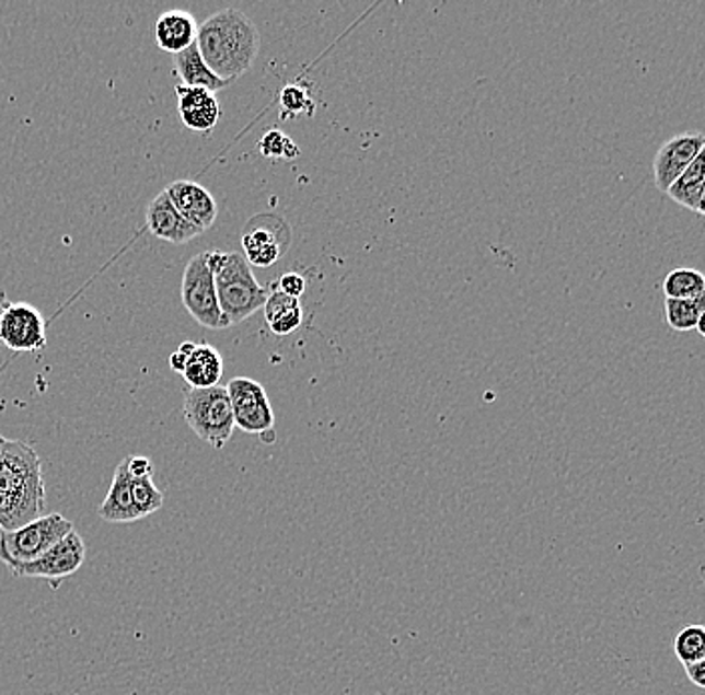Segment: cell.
Listing matches in <instances>:
<instances>
[{
    "instance_id": "1",
    "label": "cell",
    "mask_w": 705,
    "mask_h": 695,
    "mask_svg": "<svg viewBox=\"0 0 705 695\" xmlns=\"http://www.w3.org/2000/svg\"><path fill=\"white\" fill-rule=\"evenodd\" d=\"M43 463L24 441L0 445V531H14L45 516Z\"/></svg>"
},
{
    "instance_id": "2",
    "label": "cell",
    "mask_w": 705,
    "mask_h": 695,
    "mask_svg": "<svg viewBox=\"0 0 705 695\" xmlns=\"http://www.w3.org/2000/svg\"><path fill=\"white\" fill-rule=\"evenodd\" d=\"M195 43L205 65L219 79L233 83L253 67L259 55L261 36L245 12L224 9L200 24Z\"/></svg>"
},
{
    "instance_id": "3",
    "label": "cell",
    "mask_w": 705,
    "mask_h": 695,
    "mask_svg": "<svg viewBox=\"0 0 705 695\" xmlns=\"http://www.w3.org/2000/svg\"><path fill=\"white\" fill-rule=\"evenodd\" d=\"M215 287L227 325H239L263 309L269 289L255 279L253 269L241 253H223L215 269Z\"/></svg>"
},
{
    "instance_id": "4",
    "label": "cell",
    "mask_w": 705,
    "mask_h": 695,
    "mask_svg": "<svg viewBox=\"0 0 705 695\" xmlns=\"http://www.w3.org/2000/svg\"><path fill=\"white\" fill-rule=\"evenodd\" d=\"M183 415L190 431L212 449H223L233 436L235 421L224 385L207 390H185Z\"/></svg>"
},
{
    "instance_id": "5",
    "label": "cell",
    "mask_w": 705,
    "mask_h": 695,
    "mask_svg": "<svg viewBox=\"0 0 705 695\" xmlns=\"http://www.w3.org/2000/svg\"><path fill=\"white\" fill-rule=\"evenodd\" d=\"M221 257V251H205L188 260L183 271L181 299L183 305L199 325L207 329H227L217 287H215V269Z\"/></svg>"
},
{
    "instance_id": "6",
    "label": "cell",
    "mask_w": 705,
    "mask_h": 695,
    "mask_svg": "<svg viewBox=\"0 0 705 695\" xmlns=\"http://www.w3.org/2000/svg\"><path fill=\"white\" fill-rule=\"evenodd\" d=\"M74 530L72 521L60 513H47L14 531H0V561L9 571L31 564L47 554L53 545Z\"/></svg>"
},
{
    "instance_id": "7",
    "label": "cell",
    "mask_w": 705,
    "mask_h": 695,
    "mask_svg": "<svg viewBox=\"0 0 705 695\" xmlns=\"http://www.w3.org/2000/svg\"><path fill=\"white\" fill-rule=\"evenodd\" d=\"M233 421L241 431L265 437L275 433V413L270 407L267 391L259 381L249 378L231 379L227 385Z\"/></svg>"
},
{
    "instance_id": "8",
    "label": "cell",
    "mask_w": 705,
    "mask_h": 695,
    "mask_svg": "<svg viewBox=\"0 0 705 695\" xmlns=\"http://www.w3.org/2000/svg\"><path fill=\"white\" fill-rule=\"evenodd\" d=\"M0 343L14 354H36L47 347V321L31 303H4L0 311Z\"/></svg>"
},
{
    "instance_id": "9",
    "label": "cell",
    "mask_w": 705,
    "mask_h": 695,
    "mask_svg": "<svg viewBox=\"0 0 705 695\" xmlns=\"http://www.w3.org/2000/svg\"><path fill=\"white\" fill-rule=\"evenodd\" d=\"M86 559V545L83 537L72 530L57 545H53L47 554L41 555L35 561L12 569V578L47 579L57 588L62 579L71 578Z\"/></svg>"
},
{
    "instance_id": "10",
    "label": "cell",
    "mask_w": 705,
    "mask_h": 695,
    "mask_svg": "<svg viewBox=\"0 0 705 695\" xmlns=\"http://www.w3.org/2000/svg\"><path fill=\"white\" fill-rule=\"evenodd\" d=\"M704 147L705 137L702 132H683L666 142L654 161L656 187L661 193H668L671 185L685 173V169L704 153Z\"/></svg>"
},
{
    "instance_id": "11",
    "label": "cell",
    "mask_w": 705,
    "mask_h": 695,
    "mask_svg": "<svg viewBox=\"0 0 705 695\" xmlns=\"http://www.w3.org/2000/svg\"><path fill=\"white\" fill-rule=\"evenodd\" d=\"M166 197L173 202L178 215L205 233L217 221V202L211 193L195 181H175L165 189Z\"/></svg>"
},
{
    "instance_id": "12",
    "label": "cell",
    "mask_w": 705,
    "mask_h": 695,
    "mask_svg": "<svg viewBox=\"0 0 705 695\" xmlns=\"http://www.w3.org/2000/svg\"><path fill=\"white\" fill-rule=\"evenodd\" d=\"M291 231L282 223L281 219L275 227L270 224L249 223V229L243 235V251L249 265L255 267H270L273 263L281 259L282 251L289 245Z\"/></svg>"
},
{
    "instance_id": "13",
    "label": "cell",
    "mask_w": 705,
    "mask_h": 695,
    "mask_svg": "<svg viewBox=\"0 0 705 695\" xmlns=\"http://www.w3.org/2000/svg\"><path fill=\"white\" fill-rule=\"evenodd\" d=\"M178 96V117L187 129L195 132H211L221 118V103L211 91L176 84Z\"/></svg>"
},
{
    "instance_id": "14",
    "label": "cell",
    "mask_w": 705,
    "mask_h": 695,
    "mask_svg": "<svg viewBox=\"0 0 705 695\" xmlns=\"http://www.w3.org/2000/svg\"><path fill=\"white\" fill-rule=\"evenodd\" d=\"M147 229L157 239L166 241V243H175V245H183V243H188L190 239L200 235V231H197L193 224H188L178 215L171 199L166 197L165 190L149 202Z\"/></svg>"
},
{
    "instance_id": "15",
    "label": "cell",
    "mask_w": 705,
    "mask_h": 695,
    "mask_svg": "<svg viewBox=\"0 0 705 695\" xmlns=\"http://www.w3.org/2000/svg\"><path fill=\"white\" fill-rule=\"evenodd\" d=\"M154 43L157 47L171 55H178L195 45L199 24L187 11H166L154 21Z\"/></svg>"
},
{
    "instance_id": "16",
    "label": "cell",
    "mask_w": 705,
    "mask_h": 695,
    "mask_svg": "<svg viewBox=\"0 0 705 695\" xmlns=\"http://www.w3.org/2000/svg\"><path fill=\"white\" fill-rule=\"evenodd\" d=\"M181 375L190 390L215 387L223 378V357L209 343H195Z\"/></svg>"
},
{
    "instance_id": "17",
    "label": "cell",
    "mask_w": 705,
    "mask_h": 695,
    "mask_svg": "<svg viewBox=\"0 0 705 695\" xmlns=\"http://www.w3.org/2000/svg\"><path fill=\"white\" fill-rule=\"evenodd\" d=\"M99 518L106 523H132L139 521L132 497H130V473L127 467V460L120 461L113 475L111 489L106 494L103 506L99 507Z\"/></svg>"
},
{
    "instance_id": "18",
    "label": "cell",
    "mask_w": 705,
    "mask_h": 695,
    "mask_svg": "<svg viewBox=\"0 0 705 695\" xmlns=\"http://www.w3.org/2000/svg\"><path fill=\"white\" fill-rule=\"evenodd\" d=\"M263 309H265V321H267L269 329L277 337L291 335L303 323L301 301L293 299V297L285 296L277 287L270 289L269 297H267Z\"/></svg>"
},
{
    "instance_id": "19",
    "label": "cell",
    "mask_w": 705,
    "mask_h": 695,
    "mask_svg": "<svg viewBox=\"0 0 705 695\" xmlns=\"http://www.w3.org/2000/svg\"><path fill=\"white\" fill-rule=\"evenodd\" d=\"M175 72L181 79V84L185 86H195V89H205L211 93H219L223 91L227 83L223 79H219L215 72L205 65V60L200 57L197 43L185 48L183 53L175 55Z\"/></svg>"
},
{
    "instance_id": "20",
    "label": "cell",
    "mask_w": 705,
    "mask_h": 695,
    "mask_svg": "<svg viewBox=\"0 0 705 695\" xmlns=\"http://www.w3.org/2000/svg\"><path fill=\"white\" fill-rule=\"evenodd\" d=\"M704 183L705 154L702 153L692 165L685 169V173L671 185L666 195L671 200L680 202L685 209L704 215Z\"/></svg>"
},
{
    "instance_id": "21",
    "label": "cell",
    "mask_w": 705,
    "mask_h": 695,
    "mask_svg": "<svg viewBox=\"0 0 705 695\" xmlns=\"http://www.w3.org/2000/svg\"><path fill=\"white\" fill-rule=\"evenodd\" d=\"M705 296L697 299H666V318L673 331L704 329Z\"/></svg>"
},
{
    "instance_id": "22",
    "label": "cell",
    "mask_w": 705,
    "mask_h": 695,
    "mask_svg": "<svg viewBox=\"0 0 705 695\" xmlns=\"http://www.w3.org/2000/svg\"><path fill=\"white\" fill-rule=\"evenodd\" d=\"M666 299H697L705 296L704 273L690 267L673 269L663 281Z\"/></svg>"
},
{
    "instance_id": "23",
    "label": "cell",
    "mask_w": 705,
    "mask_h": 695,
    "mask_svg": "<svg viewBox=\"0 0 705 695\" xmlns=\"http://www.w3.org/2000/svg\"><path fill=\"white\" fill-rule=\"evenodd\" d=\"M130 497H132V507H135V513L139 519L153 516L165 503V496L154 485L153 475L130 477Z\"/></svg>"
},
{
    "instance_id": "24",
    "label": "cell",
    "mask_w": 705,
    "mask_h": 695,
    "mask_svg": "<svg viewBox=\"0 0 705 695\" xmlns=\"http://www.w3.org/2000/svg\"><path fill=\"white\" fill-rule=\"evenodd\" d=\"M673 651L683 665L705 660V629L702 625H687L673 639Z\"/></svg>"
},
{
    "instance_id": "25",
    "label": "cell",
    "mask_w": 705,
    "mask_h": 695,
    "mask_svg": "<svg viewBox=\"0 0 705 695\" xmlns=\"http://www.w3.org/2000/svg\"><path fill=\"white\" fill-rule=\"evenodd\" d=\"M279 105H281V118H294L315 113V103L307 93L305 86L301 84H287L279 95Z\"/></svg>"
},
{
    "instance_id": "26",
    "label": "cell",
    "mask_w": 705,
    "mask_h": 695,
    "mask_svg": "<svg viewBox=\"0 0 705 695\" xmlns=\"http://www.w3.org/2000/svg\"><path fill=\"white\" fill-rule=\"evenodd\" d=\"M259 153L267 159H285V161H293L297 159L301 151L294 144L293 139L289 135H285L281 130H269L259 141Z\"/></svg>"
},
{
    "instance_id": "27",
    "label": "cell",
    "mask_w": 705,
    "mask_h": 695,
    "mask_svg": "<svg viewBox=\"0 0 705 695\" xmlns=\"http://www.w3.org/2000/svg\"><path fill=\"white\" fill-rule=\"evenodd\" d=\"M277 289L285 293V296L293 297V299H301V296L305 293L307 281L303 275L299 273H285L279 283H277Z\"/></svg>"
},
{
    "instance_id": "28",
    "label": "cell",
    "mask_w": 705,
    "mask_h": 695,
    "mask_svg": "<svg viewBox=\"0 0 705 695\" xmlns=\"http://www.w3.org/2000/svg\"><path fill=\"white\" fill-rule=\"evenodd\" d=\"M127 460V467H129L130 477H149L153 475V463L149 457L142 455H129Z\"/></svg>"
},
{
    "instance_id": "29",
    "label": "cell",
    "mask_w": 705,
    "mask_h": 695,
    "mask_svg": "<svg viewBox=\"0 0 705 695\" xmlns=\"http://www.w3.org/2000/svg\"><path fill=\"white\" fill-rule=\"evenodd\" d=\"M193 347H195L193 341L181 343L175 354H171V357H169V366H171V369H175L176 373H183V367L187 363L188 355L193 351Z\"/></svg>"
},
{
    "instance_id": "30",
    "label": "cell",
    "mask_w": 705,
    "mask_h": 695,
    "mask_svg": "<svg viewBox=\"0 0 705 695\" xmlns=\"http://www.w3.org/2000/svg\"><path fill=\"white\" fill-rule=\"evenodd\" d=\"M683 668H685V673H687L692 684L697 685V687H705V660L687 663Z\"/></svg>"
},
{
    "instance_id": "31",
    "label": "cell",
    "mask_w": 705,
    "mask_h": 695,
    "mask_svg": "<svg viewBox=\"0 0 705 695\" xmlns=\"http://www.w3.org/2000/svg\"><path fill=\"white\" fill-rule=\"evenodd\" d=\"M4 303H7V296H4V291L0 289V311H2V306H4Z\"/></svg>"
},
{
    "instance_id": "32",
    "label": "cell",
    "mask_w": 705,
    "mask_h": 695,
    "mask_svg": "<svg viewBox=\"0 0 705 695\" xmlns=\"http://www.w3.org/2000/svg\"><path fill=\"white\" fill-rule=\"evenodd\" d=\"M4 441H7V437H0V445H2V443H4Z\"/></svg>"
}]
</instances>
